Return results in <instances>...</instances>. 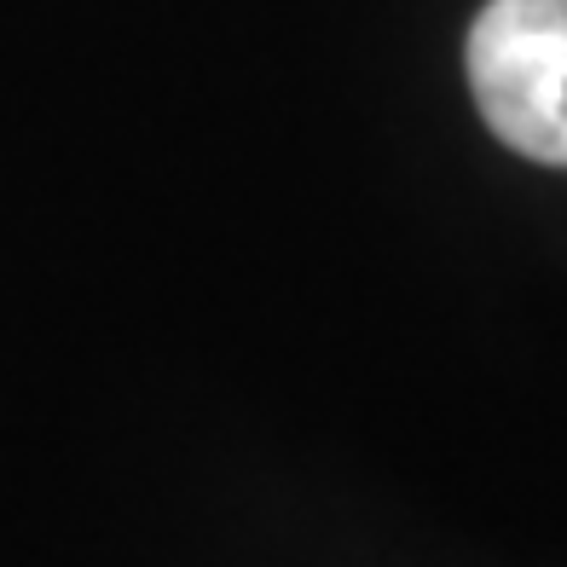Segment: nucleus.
<instances>
[{
	"label": "nucleus",
	"mask_w": 567,
	"mask_h": 567,
	"mask_svg": "<svg viewBox=\"0 0 567 567\" xmlns=\"http://www.w3.org/2000/svg\"><path fill=\"white\" fill-rule=\"evenodd\" d=\"M470 87L509 151L567 168V0H486L470 30Z\"/></svg>",
	"instance_id": "obj_1"
}]
</instances>
